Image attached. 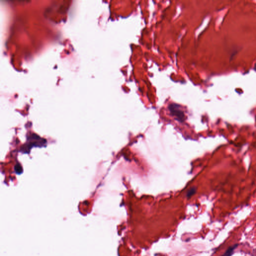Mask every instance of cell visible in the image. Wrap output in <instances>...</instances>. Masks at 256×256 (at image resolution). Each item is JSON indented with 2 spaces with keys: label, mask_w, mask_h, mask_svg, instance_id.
<instances>
[{
  "label": "cell",
  "mask_w": 256,
  "mask_h": 256,
  "mask_svg": "<svg viewBox=\"0 0 256 256\" xmlns=\"http://www.w3.org/2000/svg\"><path fill=\"white\" fill-rule=\"evenodd\" d=\"M169 110L171 115L175 117L178 121L183 122L185 119L184 112L181 107L176 104H171L169 106Z\"/></svg>",
  "instance_id": "cell-1"
},
{
  "label": "cell",
  "mask_w": 256,
  "mask_h": 256,
  "mask_svg": "<svg viewBox=\"0 0 256 256\" xmlns=\"http://www.w3.org/2000/svg\"><path fill=\"white\" fill-rule=\"evenodd\" d=\"M239 245L238 244H235L233 246L229 247L228 249L224 253V254L221 256H232L234 253V251L237 249Z\"/></svg>",
  "instance_id": "cell-2"
},
{
  "label": "cell",
  "mask_w": 256,
  "mask_h": 256,
  "mask_svg": "<svg viewBox=\"0 0 256 256\" xmlns=\"http://www.w3.org/2000/svg\"><path fill=\"white\" fill-rule=\"evenodd\" d=\"M196 192V189L193 188H192L188 192V193H187V197H191L193 195H194L195 194V193Z\"/></svg>",
  "instance_id": "cell-3"
}]
</instances>
